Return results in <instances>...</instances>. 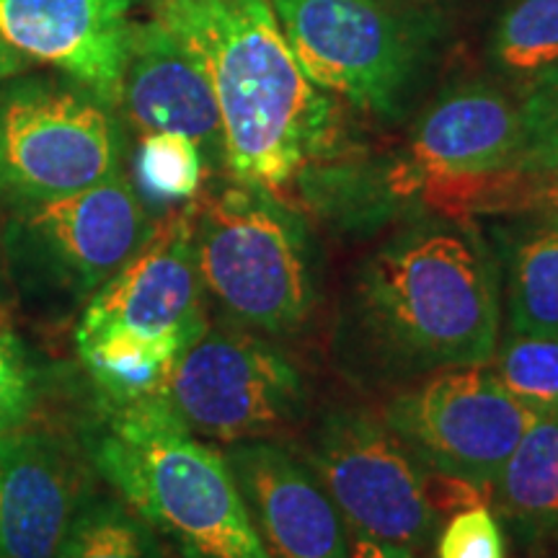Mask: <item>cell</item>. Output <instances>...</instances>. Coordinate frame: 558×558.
I'll use <instances>...</instances> for the list:
<instances>
[{"label": "cell", "instance_id": "obj_1", "mask_svg": "<svg viewBox=\"0 0 558 558\" xmlns=\"http://www.w3.org/2000/svg\"><path fill=\"white\" fill-rule=\"evenodd\" d=\"M501 337L494 248L469 218L422 215L347 271L331 313L333 369L393 393L452 367L488 365Z\"/></svg>", "mask_w": 558, "mask_h": 558}, {"label": "cell", "instance_id": "obj_2", "mask_svg": "<svg viewBox=\"0 0 558 558\" xmlns=\"http://www.w3.org/2000/svg\"><path fill=\"white\" fill-rule=\"evenodd\" d=\"M205 62L233 181L279 194L339 148L333 96L303 73L269 0H150Z\"/></svg>", "mask_w": 558, "mask_h": 558}, {"label": "cell", "instance_id": "obj_3", "mask_svg": "<svg viewBox=\"0 0 558 558\" xmlns=\"http://www.w3.org/2000/svg\"><path fill=\"white\" fill-rule=\"evenodd\" d=\"M88 456L179 558H269L226 456L194 437L169 388L99 403Z\"/></svg>", "mask_w": 558, "mask_h": 558}, {"label": "cell", "instance_id": "obj_4", "mask_svg": "<svg viewBox=\"0 0 558 558\" xmlns=\"http://www.w3.org/2000/svg\"><path fill=\"white\" fill-rule=\"evenodd\" d=\"M192 205L202 290L228 324L269 339L308 329L324 275L316 241L295 209L239 181L197 194Z\"/></svg>", "mask_w": 558, "mask_h": 558}, {"label": "cell", "instance_id": "obj_5", "mask_svg": "<svg viewBox=\"0 0 558 558\" xmlns=\"http://www.w3.org/2000/svg\"><path fill=\"white\" fill-rule=\"evenodd\" d=\"M120 124L107 104L73 81H0V199L29 207L117 177Z\"/></svg>", "mask_w": 558, "mask_h": 558}, {"label": "cell", "instance_id": "obj_6", "mask_svg": "<svg viewBox=\"0 0 558 558\" xmlns=\"http://www.w3.org/2000/svg\"><path fill=\"white\" fill-rule=\"evenodd\" d=\"M303 460L354 533L414 554L435 538L429 469L383 414L352 403L326 407L311 424Z\"/></svg>", "mask_w": 558, "mask_h": 558}, {"label": "cell", "instance_id": "obj_7", "mask_svg": "<svg viewBox=\"0 0 558 558\" xmlns=\"http://www.w3.org/2000/svg\"><path fill=\"white\" fill-rule=\"evenodd\" d=\"M169 399L194 435L222 445L275 439L308 418L311 390L275 339L235 324L207 326L184 349Z\"/></svg>", "mask_w": 558, "mask_h": 558}, {"label": "cell", "instance_id": "obj_8", "mask_svg": "<svg viewBox=\"0 0 558 558\" xmlns=\"http://www.w3.org/2000/svg\"><path fill=\"white\" fill-rule=\"evenodd\" d=\"M303 73L354 109L396 120L416 73V41L388 0H269Z\"/></svg>", "mask_w": 558, "mask_h": 558}, {"label": "cell", "instance_id": "obj_9", "mask_svg": "<svg viewBox=\"0 0 558 558\" xmlns=\"http://www.w3.org/2000/svg\"><path fill=\"white\" fill-rule=\"evenodd\" d=\"M383 418L424 465L492 492L535 422L488 365L452 367L388 393Z\"/></svg>", "mask_w": 558, "mask_h": 558}, {"label": "cell", "instance_id": "obj_10", "mask_svg": "<svg viewBox=\"0 0 558 558\" xmlns=\"http://www.w3.org/2000/svg\"><path fill=\"white\" fill-rule=\"evenodd\" d=\"M525 150L520 96L486 83L450 88L418 114L399 156L378 171L390 209L432 207L460 186L518 166Z\"/></svg>", "mask_w": 558, "mask_h": 558}, {"label": "cell", "instance_id": "obj_11", "mask_svg": "<svg viewBox=\"0 0 558 558\" xmlns=\"http://www.w3.org/2000/svg\"><path fill=\"white\" fill-rule=\"evenodd\" d=\"M156 220L120 171L65 197L16 207L5 246L73 295H94L148 241Z\"/></svg>", "mask_w": 558, "mask_h": 558}, {"label": "cell", "instance_id": "obj_12", "mask_svg": "<svg viewBox=\"0 0 558 558\" xmlns=\"http://www.w3.org/2000/svg\"><path fill=\"white\" fill-rule=\"evenodd\" d=\"M207 326L190 199V205L158 218L143 248L90 295L75 339L128 329L190 347Z\"/></svg>", "mask_w": 558, "mask_h": 558}, {"label": "cell", "instance_id": "obj_13", "mask_svg": "<svg viewBox=\"0 0 558 558\" xmlns=\"http://www.w3.org/2000/svg\"><path fill=\"white\" fill-rule=\"evenodd\" d=\"M269 558H349V533L316 473L275 439L222 452Z\"/></svg>", "mask_w": 558, "mask_h": 558}, {"label": "cell", "instance_id": "obj_14", "mask_svg": "<svg viewBox=\"0 0 558 558\" xmlns=\"http://www.w3.org/2000/svg\"><path fill=\"white\" fill-rule=\"evenodd\" d=\"M130 11L132 0H0V39L117 109Z\"/></svg>", "mask_w": 558, "mask_h": 558}, {"label": "cell", "instance_id": "obj_15", "mask_svg": "<svg viewBox=\"0 0 558 558\" xmlns=\"http://www.w3.org/2000/svg\"><path fill=\"white\" fill-rule=\"evenodd\" d=\"M117 109L140 135L177 132L190 137L205 160H226L220 109L205 62L156 16L132 21Z\"/></svg>", "mask_w": 558, "mask_h": 558}, {"label": "cell", "instance_id": "obj_16", "mask_svg": "<svg viewBox=\"0 0 558 558\" xmlns=\"http://www.w3.org/2000/svg\"><path fill=\"white\" fill-rule=\"evenodd\" d=\"M86 499V471L65 439L0 435V558H58Z\"/></svg>", "mask_w": 558, "mask_h": 558}, {"label": "cell", "instance_id": "obj_17", "mask_svg": "<svg viewBox=\"0 0 558 558\" xmlns=\"http://www.w3.org/2000/svg\"><path fill=\"white\" fill-rule=\"evenodd\" d=\"M492 505L518 541L558 538V416H538L492 484Z\"/></svg>", "mask_w": 558, "mask_h": 558}, {"label": "cell", "instance_id": "obj_18", "mask_svg": "<svg viewBox=\"0 0 558 558\" xmlns=\"http://www.w3.org/2000/svg\"><path fill=\"white\" fill-rule=\"evenodd\" d=\"M497 239L509 331L558 333V228L518 220Z\"/></svg>", "mask_w": 558, "mask_h": 558}, {"label": "cell", "instance_id": "obj_19", "mask_svg": "<svg viewBox=\"0 0 558 558\" xmlns=\"http://www.w3.org/2000/svg\"><path fill=\"white\" fill-rule=\"evenodd\" d=\"M78 341V354L96 386L99 403H128L169 388L184 344L128 329H107Z\"/></svg>", "mask_w": 558, "mask_h": 558}, {"label": "cell", "instance_id": "obj_20", "mask_svg": "<svg viewBox=\"0 0 558 558\" xmlns=\"http://www.w3.org/2000/svg\"><path fill=\"white\" fill-rule=\"evenodd\" d=\"M439 215H507L514 220L558 228V156L533 166H512L452 192L437 205Z\"/></svg>", "mask_w": 558, "mask_h": 558}, {"label": "cell", "instance_id": "obj_21", "mask_svg": "<svg viewBox=\"0 0 558 558\" xmlns=\"http://www.w3.org/2000/svg\"><path fill=\"white\" fill-rule=\"evenodd\" d=\"M492 60L518 96L558 70V0H512L494 26Z\"/></svg>", "mask_w": 558, "mask_h": 558}, {"label": "cell", "instance_id": "obj_22", "mask_svg": "<svg viewBox=\"0 0 558 558\" xmlns=\"http://www.w3.org/2000/svg\"><path fill=\"white\" fill-rule=\"evenodd\" d=\"M58 558H169L160 535L120 497L86 499Z\"/></svg>", "mask_w": 558, "mask_h": 558}, {"label": "cell", "instance_id": "obj_23", "mask_svg": "<svg viewBox=\"0 0 558 558\" xmlns=\"http://www.w3.org/2000/svg\"><path fill=\"white\" fill-rule=\"evenodd\" d=\"M494 378L535 416H558V333L499 337L492 362Z\"/></svg>", "mask_w": 558, "mask_h": 558}, {"label": "cell", "instance_id": "obj_24", "mask_svg": "<svg viewBox=\"0 0 558 558\" xmlns=\"http://www.w3.org/2000/svg\"><path fill=\"white\" fill-rule=\"evenodd\" d=\"M137 177L158 199H194L205 177V158L190 137L177 132L140 135Z\"/></svg>", "mask_w": 558, "mask_h": 558}, {"label": "cell", "instance_id": "obj_25", "mask_svg": "<svg viewBox=\"0 0 558 558\" xmlns=\"http://www.w3.org/2000/svg\"><path fill=\"white\" fill-rule=\"evenodd\" d=\"M37 407V375L19 339L0 324V435L24 427Z\"/></svg>", "mask_w": 558, "mask_h": 558}, {"label": "cell", "instance_id": "obj_26", "mask_svg": "<svg viewBox=\"0 0 558 558\" xmlns=\"http://www.w3.org/2000/svg\"><path fill=\"white\" fill-rule=\"evenodd\" d=\"M437 558H507L505 533L488 505L460 509L437 535Z\"/></svg>", "mask_w": 558, "mask_h": 558}, {"label": "cell", "instance_id": "obj_27", "mask_svg": "<svg viewBox=\"0 0 558 558\" xmlns=\"http://www.w3.org/2000/svg\"><path fill=\"white\" fill-rule=\"evenodd\" d=\"M525 120V150L518 166L543 163L558 156V70L520 94Z\"/></svg>", "mask_w": 558, "mask_h": 558}, {"label": "cell", "instance_id": "obj_28", "mask_svg": "<svg viewBox=\"0 0 558 558\" xmlns=\"http://www.w3.org/2000/svg\"><path fill=\"white\" fill-rule=\"evenodd\" d=\"M349 558H418L414 550L390 546V543L367 538V535L349 530Z\"/></svg>", "mask_w": 558, "mask_h": 558}, {"label": "cell", "instance_id": "obj_29", "mask_svg": "<svg viewBox=\"0 0 558 558\" xmlns=\"http://www.w3.org/2000/svg\"><path fill=\"white\" fill-rule=\"evenodd\" d=\"M29 68H32V60H26L24 54L16 52L11 45H5V41L0 39V81L11 78V75L26 73Z\"/></svg>", "mask_w": 558, "mask_h": 558}]
</instances>
